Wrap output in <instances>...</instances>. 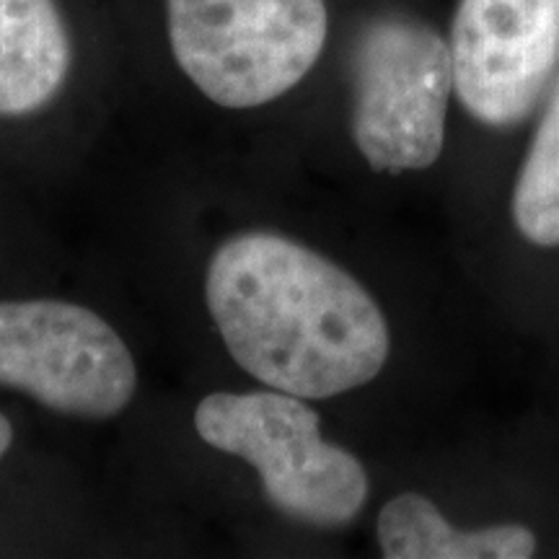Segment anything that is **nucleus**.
<instances>
[{
  "label": "nucleus",
  "mask_w": 559,
  "mask_h": 559,
  "mask_svg": "<svg viewBox=\"0 0 559 559\" xmlns=\"http://www.w3.org/2000/svg\"><path fill=\"white\" fill-rule=\"evenodd\" d=\"M0 386L81 419H109L138 386L132 353L102 317L66 300L0 304Z\"/></svg>",
  "instance_id": "nucleus-5"
},
{
  "label": "nucleus",
  "mask_w": 559,
  "mask_h": 559,
  "mask_svg": "<svg viewBox=\"0 0 559 559\" xmlns=\"http://www.w3.org/2000/svg\"><path fill=\"white\" fill-rule=\"evenodd\" d=\"M171 52L210 102L262 107L317 66L326 41L324 0H169Z\"/></svg>",
  "instance_id": "nucleus-3"
},
{
  "label": "nucleus",
  "mask_w": 559,
  "mask_h": 559,
  "mask_svg": "<svg viewBox=\"0 0 559 559\" xmlns=\"http://www.w3.org/2000/svg\"><path fill=\"white\" fill-rule=\"evenodd\" d=\"M379 544L389 559H528L536 536L519 523L459 531L417 492L396 495L379 515Z\"/></svg>",
  "instance_id": "nucleus-8"
},
{
  "label": "nucleus",
  "mask_w": 559,
  "mask_h": 559,
  "mask_svg": "<svg viewBox=\"0 0 559 559\" xmlns=\"http://www.w3.org/2000/svg\"><path fill=\"white\" fill-rule=\"evenodd\" d=\"M70 39L55 0H0V117H24L58 94Z\"/></svg>",
  "instance_id": "nucleus-7"
},
{
  "label": "nucleus",
  "mask_w": 559,
  "mask_h": 559,
  "mask_svg": "<svg viewBox=\"0 0 559 559\" xmlns=\"http://www.w3.org/2000/svg\"><path fill=\"white\" fill-rule=\"evenodd\" d=\"M513 221L536 247H559V81L513 190Z\"/></svg>",
  "instance_id": "nucleus-9"
},
{
  "label": "nucleus",
  "mask_w": 559,
  "mask_h": 559,
  "mask_svg": "<svg viewBox=\"0 0 559 559\" xmlns=\"http://www.w3.org/2000/svg\"><path fill=\"white\" fill-rule=\"evenodd\" d=\"M205 298L234 360L300 400L366 386L389 360L379 304L353 275L285 236L254 230L223 243Z\"/></svg>",
  "instance_id": "nucleus-1"
},
{
  "label": "nucleus",
  "mask_w": 559,
  "mask_h": 559,
  "mask_svg": "<svg viewBox=\"0 0 559 559\" xmlns=\"http://www.w3.org/2000/svg\"><path fill=\"white\" fill-rule=\"evenodd\" d=\"M11 440H13V428H11L9 417L0 415V459H3L5 451L11 449Z\"/></svg>",
  "instance_id": "nucleus-10"
},
{
  "label": "nucleus",
  "mask_w": 559,
  "mask_h": 559,
  "mask_svg": "<svg viewBox=\"0 0 559 559\" xmlns=\"http://www.w3.org/2000/svg\"><path fill=\"white\" fill-rule=\"evenodd\" d=\"M451 58L472 117L495 128L523 120L559 62V0H459Z\"/></svg>",
  "instance_id": "nucleus-6"
},
{
  "label": "nucleus",
  "mask_w": 559,
  "mask_h": 559,
  "mask_svg": "<svg viewBox=\"0 0 559 559\" xmlns=\"http://www.w3.org/2000/svg\"><path fill=\"white\" fill-rule=\"evenodd\" d=\"M319 425L300 396L277 389L218 391L194 409L200 438L254 466L272 508L306 526H345L366 506L368 474L353 453L326 443Z\"/></svg>",
  "instance_id": "nucleus-2"
},
{
  "label": "nucleus",
  "mask_w": 559,
  "mask_h": 559,
  "mask_svg": "<svg viewBox=\"0 0 559 559\" xmlns=\"http://www.w3.org/2000/svg\"><path fill=\"white\" fill-rule=\"evenodd\" d=\"M353 73V138L370 169H430L445 143L451 45L423 21L381 16L355 45Z\"/></svg>",
  "instance_id": "nucleus-4"
}]
</instances>
